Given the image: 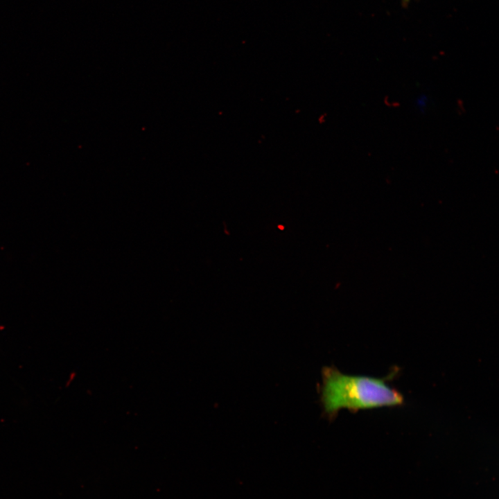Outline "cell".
Instances as JSON below:
<instances>
[{
    "mask_svg": "<svg viewBox=\"0 0 499 499\" xmlns=\"http://www.w3.org/2000/svg\"><path fill=\"white\" fill-rule=\"evenodd\" d=\"M428 98L425 95H421L416 100V105L419 111H423L428 106Z\"/></svg>",
    "mask_w": 499,
    "mask_h": 499,
    "instance_id": "cell-2",
    "label": "cell"
},
{
    "mask_svg": "<svg viewBox=\"0 0 499 499\" xmlns=\"http://www.w3.org/2000/svg\"><path fill=\"white\" fill-rule=\"evenodd\" d=\"M279 229L283 230L284 229V227L283 225H278Z\"/></svg>",
    "mask_w": 499,
    "mask_h": 499,
    "instance_id": "cell-4",
    "label": "cell"
},
{
    "mask_svg": "<svg viewBox=\"0 0 499 499\" xmlns=\"http://www.w3.org/2000/svg\"><path fill=\"white\" fill-rule=\"evenodd\" d=\"M322 377L320 399L325 413L331 419L343 408L356 412L403 403L401 393L383 378L348 375L334 367H324Z\"/></svg>",
    "mask_w": 499,
    "mask_h": 499,
    "instance_id": "cell-1",
    "label": "cell"
},
{
    "mask_svg": "<svg viewBox=\"0 0 499 499\" xmlns=\"http://www.w3.org/2000/svg\"><path fill=\"white\" fill-rule=\"evenodd\" d=\"M412 0H401V3L403 7H407Z\"/></svg>",
    "mask_w": 499,
    "mask_h": 499,
    "instance_id": "cell-3",
    "label": "cell"
}]
</instances>
